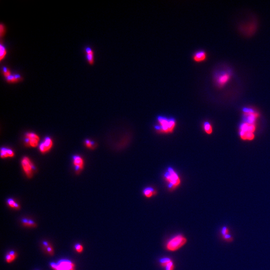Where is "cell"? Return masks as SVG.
<instances>
[{"label":"cell","mask_w":270,"mask_h":270,"mask_svg":"<svg viewBox=\"0 0 270 270\" xmlns=\"http://www.w3.org/2000/svg\"><path fill=\"white\" fill-rule=\"evenodd\" d=\"M188 243V239L183 234L178 233L169 238L165 244V249L169 252H177Z\"/></svg>","instance_id":"1"},{"label":"cell","mask_w":270,"mask_h":270,"mask_svg":"<svg viewBox=\"0 0 270 270\" xmlns=\"http://www.w3.org/2000/svg\"><path fill=\"white\" fill-rule=\"evenodd\" d=\"M158 125L155 126L157 131L165 134L171 133L176 126V120L174 118H168L165 116H159L157 117Z\"/></svg>","instance_id":"2"},{"label":"cell","mask_w":270,"mask_h":270,"mask_svg":"<svg viewBox=\"0 0 270 270\" xmlns=\"http://www.w3.org/2000/svg\"><path fill=\"white\" fill-rule=\"evenodd\" d=\"M232 71L230 69L225 68L216 72L214 75V80L217 87L223 88L227 85L232 77Z\"/></svg>","instance_id":"3"},{"label":"cell","mask_w":270,"mask_h":270,"mask_svg":"<svg viewBox=\"0 0 270 270\" xmlns=\"http://www.w3.org/2000/svg\"><path fill=\"white\" fill-rule=\"evenodd\" d=\"M256 124H252L243 122L240 124L239 134L241 139L244 141H252L255 137Z\"/></svg>","instance_id":"4"},{"label":"cell","mask_w":270,"mask_h":270,"mask_svg":"<svg viewBox=\"0 0 270 270\" xmlns=\"http://www.w3.org/2000/svg\"><path fill=\"white\" fill-rule=\"evenodd\" d=\"M164 177L168 184L169 189L171 191L176 189L181 184V179L172 167L168 168L164 175Z\"/></svg>","instance_id":"5"},{"label":"cell","mask_w":270,"mask_h":270,"mask_svg":"<svg viewBox=\"0 0 270 270\" xmlns=\"http://www.w3.org/2000/svg\"><path fill=\"white\" fill-rule=\"evenodd\" d=\"M158 264L163 270H175L176 268L175 262L172 258L164 256L159 259Z\"/></svg>","instance_id":"6"},{"label":"cell","mask_w":270,"mask_h":270,"mask_svg":"<svg viewBox=\"0 0 270 270\" xmlns=\"http://www.w3.org/2000/svg\"><path fill=\"white\" fill-rule=\"evenodd\" d=\"M50 265L55 270H74L75 269L73 263L68 260H61L58 264L51 263Z\"/></svg>","instance_id":"7"},{"label":"cell","mask_w":270,"mask_h":270,"mask_svg":"<svg viewBox=\"0 0 270 270\" xmlns=\"http://www.w3.org/2000/svg\"><path fill=\"white\" fill-rule=\"evenodd\" d=\"M21 164L23 168L28 177H31L34 171L35 170V167L29 158L25 157L21 161Z\"/></svg>","instance_id":"8"},{"label":"cell","mask_w":270,"mask_h":270,"mask_svg":"<svg viewBox=\"0 0 270 270\" xmlns=\"http://www.w3.org/2000/svg\"><path fill=\"white\" fill-rule=\"evenodd\" d=\"M25 142L30 146L36 147L38 145L40 138L39 136L34 133H28L25 135Z\"/></svg>","instance_id":"9"},{"label":"cell","mask_w":270,"mask_h":270,"mask_svg":"<svg viewBox=\"0 0 270 270\" xmlns=\"http://www.w3.org/2000/svg\"><path fill=\"white\" fill-rule=\"evenodd\" d=\"M85 53L87 63L91 66L93 65L95 63V54L93 49L87 46L85 48Z\"/></svg>","instance_id":"10"},{"label":"cell","mask_w":270,"mask_h":270,"mask_svg":"<svg viewBox=\"0 0 270 270\" xmlns=\"http://www.w3.org/2000/svg\"><path fill=\"white\" fill-rule=\"evenodd\" d=\"M53 146V141L50 137H46L45 140L40 145L39 149L41 152L43 153L48 152Z\"/></svg>","instance_id":"11"},{"label":"cell","mask_w":270,"mask_h":270,"mask_svg":"<svg viewBox=\"0 0 270 270\" xmlns=\"http://www.w3.org/2000/svg\"><path fill=\"white\" fill-rule=\"evenodd\" d=\"M5 81L9 84L19 83L24 80V78L20 74L13 73L10 76L5 79Z\"/></svg>","instance_id":"12"},{"label":"cell","mask_w":270,"mask_h":270,"mask_svg":"<svg viewBox=\"0 0 270 270\" xmlns=\"http://www.w3.org/2000/svg\"><path fill=\"white\" fill-rule=\"evenodd\" d=\"M207 55L206 51L204 50H199V51L196 52L193 56V59L194 61L197 62V63H200L204 61H205L206 59H207Z\"/></svg>","instance_id":"13"},{"label":"cell","mask_w":270,"mask_h":270,"mask_svg":"<svg viewBox=\"0 0 270 270\" xmlns=\"http://www.w3.org/2000/svg\"><path fill=\"white\" fill-rule=\"evenodd\" d=\"M73 163L77 172H79L83 168L84 161L79 156L76 155L73 157Z\"/></svg>","instance_id":"14"},{"label":"cell","mask_w":270,"mask_h":270,"mask_svg":"<svg viewBox=\"0 0 270 270\" xmlns=\"http://www.w3.org/2000/svg\"><path fill=\"white\" fill-rule=\"evenodd\" d=\"M143 194L147 198H151L156 195L157 191L152 187H146L143 189Z\"/></svg>","instance_id":"15"},{"label":"cell","mask_w":270,"mask_h":270,"mask_svg":"<svg viewBox=\"0 0 270 270\" xmlns=\"http://www.w3.org/2000/svg\"><path fill=\"white\" fill-rule=\"evenodd\" d=\"M14 156V153L10 149L2 148L1 149V156L3 158L13 157Z\"/></svg>","instance_id":"16"},{"label":"cell","mask_w":270,"mask_h":270,"mask_svg":"<svg viewBox=\"0 0 270 270\" xmlns=\"http://www.w3.org/2000/svg\"><path fill=\"white\" fill-rule=\"evenodd\" d=\"M8 55V51L5 45L3 43L2 41L1 42L0 44V61L2 62Z\"/></svg>","instance_id":"17"},{"label":"cell","mask_w":270,"mask_h":270,"mask_svg":"<svg viewBox=\"0 0 270 270\" xmlns=\"http://www.w3.org/2000/svg\"><path fill=\"white\" fill-rule=\"evenodd\" d=\"M203 129L204 132L208 135H211L213 132V128L212 124L208 121H206L203 124Z\"/></svg>","instance_id":"18"},{"label":"cell","mask_w":270,"mask_h":270,"mask_svg":"<svg viewBox=\"0 0 270 270\" xmlns=\"http://www.w3.org/2000/svg\"><path fill=\"white\" fill-rule=\"evenodd\" d=\"M22 223L23 225L27 227L35 228L37 226V224L35 222L33 221L32 220L28 219H23L22 220Z\"/></svg>","instance_id":"19"},{"label":"cell","mask_w":270,"mask_h":270,"mask_svg":"<svg viewBox=\"0 0 270 270\" xmlns=\"http://www.w3.org/2000/svg\"><path fill=\"white\" fill-rule=\"evenodd\" d=\"M17 257V253L16 252L11 251L9 253L7 254L6 256V261L7 263H10L14 261Z\"/></svg>","instance_id":"20"},{"label":"cell","mask_w":270,"mask_h":270,"mask_svg":"<svg viewBox=\"0 0 270 270\" xmlns=\"http://www.w3.org/2000/svg\"><path fill=\"white\" fill-rule=\"evenodd\" d=\"M1 73L5 79L9 77L13 74L12 73V71H11V70L8 67H7L6 66H3V67H2Z\"/></svg>","instance_id":"21"},{"label":"cell","mask_w":270,"mask_h":270,"mask_svg":"<svg viewBox=\"0 0 270 270\" xmlns=\"http://www.w3.org/2000/svg\"><path fill=\"white\" fill-rule=\"evenodd\" d=\"M7 204L10 207L15 208L16 209H19L20 206L18 204L16 203L15 201L12 199H9L7 200Z\"/></svg>","instance_id":"22"},{"label":"cell","mask_w":270,"mask_h":270,"mask_svg":"<svg viewBox=\"0 0 270 270\" xmlns=\"http://www.w3.org/2000/svg\"><path fill=\"white\" fill-rule=\"evenodd\" d=\"M7 32V27L4 23H1L0 24V36L1 38L2 39L4 37Z\"/></svg>","instance_id":"23"},{"label":"cell","mask_w":270,"mask_h":270,"mask_svg":"<svg viewBox=\"0 0 270 270\" xmlns=\"http://www.w3.org/2000/svg\"><path fill=\"white\" fill-rule=\"evenodd\" d=\"M222 238L223 239V240H224L226 242H229V243L233 242L234 241L233 237L231 235H230L229 234L222 236Z\"/></svg>","instance_id":"24"},{"label":"cell","mask_w":270,"mask_h":270,"mask_svg":"<svg viewBox=\"0 0 270 270\" xmlns=\"http://www.w3.org/2000/svg\"><path fill=\"white\" fill-rule=\"evenodd\" d=\"M229 234V230L228 228L226 226H224L222 228L221 230V234L222 236H225L226 235H227Z\"/></svg>","instance_id":"25"},{"label":"cell","mask_w":270,"mask_h":270,"mask_svg":"<svg viewBox=\"0 0 270 270\" xmlns=\"http://www.w3.org/2000/svg\"><path fill=\"white\" fill-rule=\"evenodd\" d=\"M75 248L76 251L79 253H82L83 251V247L81 244H76L75 246Z\"/></svg>","instance_id":"26"},{"label":"cell","mask_w":270,"mask_h":270,"mask_svg":"<svg viewBox=\"0 0 270 270\" xmlns=\"http://www.w3.org/2000/svg\"><path fill=\"white\" fill-rule=\"evenodd\" d=\"M85 144L88 148H93L94 143L93 142H92L89 140H86L85 141Z\"/></svg>","instance_id":"27"},{"label":"cell","mask_w":270,"mask_h":270,"mask_svg":"<svg viewBox=\"0 0 270 270\" xmlns=\"http://www.w3.org/2000/svg\"><path fill=\"white\" fill-rule=\"evenodd\" d=\"M46 249H47V252H48V253L51 255H53L54 251H53V248L51 247V246L49 245L48 247H47Z\"/></svg>","instance_id":"28"}]
</instances>
